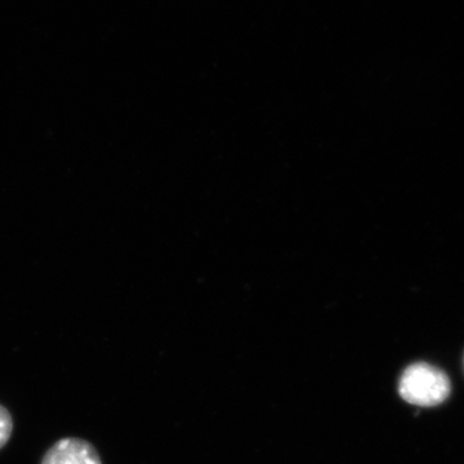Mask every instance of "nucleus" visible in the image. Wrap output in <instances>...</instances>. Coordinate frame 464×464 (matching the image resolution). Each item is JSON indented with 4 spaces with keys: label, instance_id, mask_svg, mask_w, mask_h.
Wrapping results in <instances>:
<instances>
[{
    "label": "nucleus",
    "instance_id": "obj_3",
    "mask_svg": "<svg viewBox=\"0 0 464 464\" xmlns=\"http://www.w3.org/2000/svg\"><path fill=\"white\" fill-rule=\"evenodd\" d=\"M12 430H14V423H12L11 414L5 406L0 405V449L5 447L11 439Z\"/></svg>",
    "mask_w": 464,
    "mask_h": 464
},
{
    "label": "nucleus",
    "instance_id": "obj_1",
    "mask_svg": "<svg viewBox=\"0 0 464 464\" xmlns=\"http://www.w3.org/2000/svg\"><path fill=\"white\" fill-rule=\"evenodd\" d=\"M451 390L447 372L426 362L409 365L399 381L400 396L409 404L422 408L444 404L450 398Z\"/></svg>",
    "mask_w": 464,
    "mask_h": 464
},
{
    "label": "nucleus",
    "instance_id": "obj_4",
    "mask_svg": "<svg viewBox=\"0 0 464 464\" xmlns=\"http://www.w3.org/2000/svg\"><path fill=\"white\" fill-rule=\"evenodd\" d=\"M463 368H464V356H463Z\"/></svg>",
    "mask_w": 464,
    "mask_h": 464
},
{
    "label": "nucleus",
    "instance_id": "obj_2",
    "mask_svg": "<svg viewBox=\"0 0 464 464\" xmlns=\"http://www.w3.org/2000/svg\"><path fill=\"white\" fill-rule=\"evenodd\" d=\"M42 464H102L93 445L81 439H63L45 453Z\"/></svg>",
    "mask_w": 464,
    "mask_h": 464
}]
</instances>
